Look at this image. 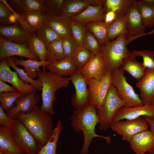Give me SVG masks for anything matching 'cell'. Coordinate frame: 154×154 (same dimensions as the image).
<instances>
[{
	"instance_id": "cell-1",
	"label": "cell",
	"mask_w": 154,
	"mask_h": 154,
	"mask_svg": "<svg viewBox=\"0 0 154 154\" xmlns=\"http://www.w3.org/2000/svg\"><path fill=\"white\" fill-rule=\"evenodd\" d=\"M100 123L96 108L93 105L90 104L82 110L74 111L71 117V126L76 132L82 131L84 135V143L80 154H89V147L94 138H103L108 144L111 142L110 136H102L95 133V127Z\"/></svg>"
},
{
	"instance_id": "cell-2",
	"label": "cell",
	"mask_w": 154,
	"mask_h": 154,
	"mask_svg": "<svg viewBox=\"0 0 154 154\" xmlns=\"http://www.w3.org/2000/svg\"><path fill=\"white\" fill-rule=\"evenodd\" d=\"M20 121L35 138L41 148L48 142L53 133L52 115L37 105L31 112H21L15 116Z\"/></svg>"
},
{
	"instance_id": "cell-3",
	"label": "cell",
	"mask_w": 154,
	"mask_h": 154,
	"mask_svg": "<svg viewBox=\"0 0 154 154\" xmlns=\"http://www.w3.org/2000/svg\"><path fill=\"white\" fill-rule=\"evenodd\" d=\"M38 78L42 84L41 108L44 112L53 115L54 112L53 104L56 100V92L60 89L68 86L70 81V77H60L49 71L42 70Z\"/></svg>"
},
{
	"instance_id": "cell-4",
	"label": "cell",
	"mask_w": 154,
	"mask_h": 154,
	"mask_svg": "<svg viewBox=\"0 0 154 154\" xmlns=\"http://www.w3.org/2000/svg\"><path fill=\"white\" fill-rule=\"evenodd\" d=\"M127 38V32H125L102 46L101 54L107 71L112 72L120 68L124 60L130 56V51L126 47Z\"/></svg>"
},
{
	"instance_id": "cell-5",
	"label": "cell",
	"mask_w": 154,
	"mask_h": 154,
	"mask_svg": "<svg viewBox=\"0 0 154 154\" xmlns=\"http://www.w3.org/2000/svg\"><path fill=\"white\" fill-rule=\"evenodd\" d=\"M126 106V104L120 98L116 89L112 84L100 108H96L100 119V129L105 131L110 127L117 112L121 108Z\"/></svg>"
},
{
	"instance_id": "cell-6",
	"label": "cell",
	"mask_w": 154,
	"mask_h": 154,
	"mask_svg": "<svg viewBox=\"0 0 154 154\" xmlns=\"http://www.w3.org/2000/svg\"><path fill=\"white\" fill-rule=\"evenodd\" d=\"M111 72L112 84L116 89L120 98L126 104V107L143 105L140 97L127 81L124 75V71L119 68Z\"/></svg>"
},
{
	"instance_id": "cell-7",
	"label": "cell",
	"mask_w": 154,
	"mask_h": 154,
	"mask_svg": "<svg viewBox=\"0 0 154 154\" xmlns=\"http://www.w3.org/2000/svg\"><path fill=\"white\" fill-rule=\"evenodd\" d=\"M86 80L88 86L90 104L96 109L100 108L112 84V72L107 71L99 80L91 78Z\"/></svg>"
},
{
	"instance_id": "cell-8",
	"label": "cell",
	"mask_w": 154,
	"mask_h": 154,
	"mask_svg": "<svg viewBox=\"0 0 154 154\" xmlns=\"http://www.w3.org/2000/svg\"><path fill=\"white\" fill-rule=\"evenodd\" d=\"M12 131L14 138L24 154H37L41 147L25 125L16 119Z\"/></svg>"
},
{
	"instance_id": "cell-9",
	"label": "cell",
	"mask_w": 154,
	"mask_h": 154,
	"mask_svg": "<svg viewBox=\"0 0 154 154\" xmlns=\"http://www.w3.org/2000/svg\"><path fill=\"white\" fill-rule=\"evenodd\" d=\"M149 125L143 118L119 120L112 123V130L120 136L122 139L129 143L135 135L148 129Z\"/></svg>"
},
{
	"instance_id": "cell-10",
	"label": "cell",
	"mask_w": 154,
	"mask_h": 154,
	"mask_svg": "<svg viewBox=\"0 0 154 154\" xmlns=\"http://www.w3.org/2000/svg\"><path fill=\"white\" fill-rule=\"evenodd\" d=\"M133 0L125 15L127 38L126 45L142 36L146 33L145 27L137 4Z\"/></svg>"
},
{
	"instance_id": "cell-11",
	"label": "cell",
	"mask_w": 154,
	"mask_h": 154,
	"mask_svg": "<svg viewBox=\"0 0 154 154\" xmlns=\"http://www.w3.org/2000/svg\"><path fill=\"white\" fill-rule=\"evenodd\" d=\"M70 77L75 89L71 104L75 110H81L90 104L88 85L86 80L78 70Z\"/></svg>"
},
{
	"instance_id": "cell-12",
	"label": "cell",
	"mask_w": 154,
	"mask_h": 154,
	"mask_svg": "<svg viewBox=\"0 0 154 154\" xmlns=\"http://www.w3.org/2000/svg\"><path fill=\"white\" fill-rule=\"evenodd\" d=\"M0 80L12 85L21 94V96H25L38 90L33 86L23 81L19 78L17 73L10 69L6 58L0 62Z\"/></svg>"
},
{
	"instance_id": "cell-13",
	"label": "cell",
	"mask_w": 154,
	"mask_h": 154,
	"mask_svg": "<svg viewBox=\"0 0 154 154\" xmlns=\"http://www.w3.org/2000/svg\"><path fill=\"white\" fill-rule=\"evenodd\" d=\"M15 56L40 60L29 48L27 44H20L11 42L0 36V60Z\"/></svg>"
},
{
	"instance_id": "cell-14",
	"label": "cell",
	"mask_w": 154,
	"mask_h": 154,
	"mask_svg": "<svg viewBox=\"0 0 154 154\" xmlns=\"http://www.w3.org/2000/svg\"><path fill=\"white\" fill-rule=\"evenodd\" d=\"M142 116L154 118V104L151 103L141 106L122 108L117 112L112 123L123 119H135Z\"/></svg>"
},
{
	"instance_id": "cell-15",
	"label": "cell",
	"mask_w": 154,
	"mask_h": 154,
	"mask_svg": "<svg viewBox=\"0 0 154 154\" xmlns=\"http://www.w3.org/2000/svg\"><path fill=\"white\" fill-rule=\"evenodd\" d=\"M77 70L86 80L91 78L99 80L107 71L102 54H93L90 60Z\"/></svg>"
},
{
	"instance_id": "cell-16",
	"label": "cell",
	"mask_w": 154,
	"mask_h": 154,
	"mask_svg": "<svg viewBox=\"0 0 154 154\" xmlns=\"http://www.w3.org/2000/svg\"><path fill=\"white\" fill-rule=\"evenodd\" d=\"M136 154H145L154 150V134L148 129L134 135L129 142Z\"/></svg>"
},
{
	"instance_id": "cell-17",
	"label": "cell",
	"mask_w": 154,
	"mask_h": 154,
	"mask_svg": "<svg viewBox=\"0 0 154 154\" xmlns=\"http://www.w3.org/2000/svg\"><path fill=\"white\" fill-rule=\"evenodd\" d=\"M33 34L23 29L17 22L9 26L0 25V36L14 43L27 44Z\"/></svg>"
},
{
	"instance_id": "cell-18",
	"label": "cell",
	"mask_w": 154,
	"mask_h": 154,
	"mask_svg": "<svg viewBox=\"0 0 154 154\" xmlns=\"http://www.w3.org/2000/svg\"><path fill=\"white\" fill-rule=\"evenodd\" d=\"M136 86L139 90L143 104L151 103L154 97V70L146 69L143 76L137 81Z\"/></svg>"
},
{
	"instance_id": "cell-19",
	"label": "cell",
	"mask_w": 154,
	"mask_h": 154,
	"mask_svg": "<svg viewBox=\"0 0 154 154\" xmlns=\"http://www.w3.org/2000/svg\"><path fill=\"white\" fill-rule=\"evenodd\" d=\"M102 5V4L95 6L90 5L81 13L69 19L85 24L104 21L107 11Z\"/></svg>"
},
{
	"instance_id": "cell-20",
	"label": "cell",
	"mask_w": 154,
	"mask_h": 154,
	"mask_svg": "<svg viewBox=\"0 0 154 154\" xmlns=\"http://www.w3.org/2000/svg\"><path fill=\"white\" fill-rule=\"evenodd\" d=\"M35 91L25 96H21L15 103V106L7 113L13 118L19 112L28 114L32 112L37 105L40 98V95Z\"/></svg>"
},
{
	"instance_id": "cell-21",
	"label": "cell",
	"mask_w": 154,
	"mask_h": 154,
	"mask_svg": "<svg viewBox=\"0 0 154 154\" xmlns=\"http://www.w3.org/2000/svg\"><path fill=\"white\" fill-rule=\"evenodd\" d=\"M68 20L62 16L46 14L43 24L52 29L63 38L73 39L69 29Z\"/></svg>"
},
{
	"instance_id": "cell-22",
	"label": "cell",
	"mask_w": 154,
	"mask_h": 154,
	"mask_svg": "<svg viewBox=\"0 0 154 154\" xmlns=\"http://www.w3.org/2000/svg\"><path fill=\"white\" fill-rule=\"evenodd\" d=\"M0 151L4 154H24L15 141L12 129L1 125Z\"/></svg>"
},
{
	"instance_id": "cell-23",
	"label": "cell",
	"mask_w": 154,
	"mask_h": 154,
	"mask_svg": "<svg viewBox=\"0 0 154 154\" xmlns=\"http://www.w3.org/2000/svg\"><path fill=\"white\" fill-rule=\"evenodd\" d=\"M96 0H64L61 16L69 19L82 12L90 5H96Z\"/></svg>"
},
{
	"instance_id": "cell-24",
	"label": "cell",
	"mask_w": 154,
	"mask_h": 154,
	"mask_svg": "<svg viewBox=\"0 0 154 154\" xmlns=\"http://www.w3.org/2000/svg\"><path fill=\"white\" fill-rule=\"evenodd\" d=\"M12 7L22 13L28 12H45L44 0H10Z\"/></svg>"
},
{
	"instance_id": "cell-25",
	"label": "cell",
	"mask_w": 154,
	"mask_h": 154,
	"mask_svg": "<svg viewBox=\"0 0 154 154\" xmlns=\"http://www.w3.org/2000/svg\"><path fill=\"white\" fill-rule=\"evenodd\" d=\"M13 62L16 65H20L24 68V70L31 78L34 79L38 77L42 71L40 67L42 66V70H46V65L51 63L50 62L40 60L37 61L28 59L26 60L19 59L15 56L12 57Z\"/></svg>"
},
{
	"instance_id": "cell-26",
	"label": "cell",
	"mask_w": 154,
	"mask_h": 154,
	"mask_svg": "<svg viewBox=\"0 0 154 154\" xmlns=\"http://www.w3.org/2000/svg\"><path fill=\"white\" fill-rule=\"evenodd\" d=\"M46 69L60 77L71 76L77 70L72 59H65L46 65Z\"/></svg>"
},
{
	"instance_id": "cell-27",
	"label": "cell",
	"mask_w": 154,
	"mask_h": 154,
	"mask_svg": "<svg viewBox=\"0 0 154 154\" xmlns=\"http://www.w3.org/2000/svg\"><path fill=\"white\" fill-rule=\"evenodd\" d=\"M135 58L130 55L124 60L120 68L128 73L137 81L144 75L146 69L142 62H139Z\"/></svg>"
},
{
	"instance_id": "cell-28",
	"label": "cell",
	"mask_w": 154,
	"mask_h": 154,
	"mask_svg": "<svg viewBox=\"0 0 154 154\" xmlns=\"http://www.w3.org/2000/svg\"><path fill=\"white\" fill-rule=\"evenodd\" d=\"M88 31L90 32L102 45L109 42L108 37L110 24L104 21L92 22L85 24Z\"/></svg>"
},
{
	"instance_id": "cell-29",
	"label": "cell",
	"mask_w": 154,
	"mask_h": 154,
	"mask_svg": "<svg viewBox=\"0 0 154 154\" xmlns=\"http://www.w3.org/2000/svg\"><path fill=\"white\" fill-rule=\"evenodd\" d=\"M133 1L131 0H106L103 4L104 7L107 11H112L115 12L117 18L126 15Z\"/></svg>"
},
{
	"instance_id": "cell-30",
	"label": "cell",
	"mask_w": 154,
	"mask_h": 154,
	"mask_svg": "<svg viewBox=\"0 0 154 154\" xmlns=\"http://www.w3.org/2000/svg\"><path fill=\"white\" fill-rule=\"evenodd\" d=\"M62 39L54 41L46 47V61L52 63L66 59L62 47Z\"/></svg>"
},
{
	"instance_id": "cell-31",
	"label": "cell",
	"mask_w": 154,
	"mask_h": 154,
	"mask_svg": "<svg viewBox=\"0 0 154 154\" xmlns=\"http://www.w3.org/2000/svg\"><path fill=\"white\" fill-rule=\"evenodd\" d=\"M63 127L61 120L57 121L56 125L53 129V133L47 143L41 148L37 154H56L57 142Z\"/></svg>"
},
{
	"instance_id": "cell-32",
	"label": "cell",
	"mask_w": 154,
	"mask_h": 154,
	"mask_svg": "<svg viewBox=\"0 0 154 154\" xmlns=\"http://www.w3.org/2000/svg\"><path fill=\"white\" fill-rule=\"evenodd\" d=\"M17 22L15 11L7 1L0 0V23L5 26L13 25Z\"/></svg>"
},
{
	"instance_id": "cell-33",
	"label": "cell",
	"mask_w": 154,
	"mask_h": 154,
	"mask_svg": "<svg viewBox=\"0 0 154 154\" xmlns=\"http://www.w3.org/2000/svg\"><path fill=\"white\" fill-rule=\"evenodd\" d=\"M33 34L43 42L46 47L54 41L63 38L52 29L43 24Z\"/></svg>"
},
{
	"instance_id": "cell-34",
	"label": "cell",
	"mask_w": 154,
	"mask_h": 154,
	"mask_svg": "<svg viewBox=\"0 0 154 154\" xmlns=\"http://www.w3.org/2000/svg\"><path fill=\"white\" fill-rule=\"evenodd\" d=\"M68 23L73 39L79 46H82L88 31L85 24L69 19Z\"/></svg>"
},
{
	"instance_id": "cell-35",
	"label": "cell",
	"mask_w": 154,
	"mask_h": 154,
	"mask_svg": "<svg viewBox=\"0 0 154 154\" xmlns=\"http://www.w3.org/2000/svg\"><path fill=\"white\" fill-rule=\"evenodd\" d=\"M137 4L145 27H154V7L149 5L142 0L137 1Z\"/></svg>"
},
{
	"instance_id": "cell-36",
	"label": "cell",
	"mask_w": 154,
	"mask_h": 154,
	"mask_svg": "<svg viewBox=\"0 0 154 154\" xmlns=\"http://www.w3.org/2000/svg\"><path fill=\"white\" fill-rule=\"evenodd\" d=\"M127 32L125 15L116 19L110 25L108 31V40L113 39Z\"/></svg>"
},
{
	"instance_id": "cell-37",
	"label": "cell",
	"mask_w": 154,
	"mask_h": 154,
	"mask_svg": "<svg viewBox=\"0 0 154 154\" xmlns=\"http://www.w3.org/2000/svg\"><path fill=\"white\" fill-rule=\"evenodd\" d=\"M21 14L33 33L43 24L46 16L45 12H28Z\"/></svg>"
},
{
	"instance_id": "cell-38",
	"label": "cell",
	"mask_w": 154,
	"mask_h": 154,
	"mask_svg": "<svg viewBox=\"0 0 154 154\" xmlns=\"http://www.w3.org/2000/svg\"><path fill=\"white\" fill-rule=\"evenodd\" d=\"M7 63L10 67L12 68L17 73L19 78L25 83L35 87L39 91H41L42 84L38 78L35 80L30 78L24 70L19 68L14 63L12 57L6 58Z\"/></svg>"
},
{
	"instance_id": "cell-39",
	"label": "cell",
	"mask_w": 154,
	"mask_h": 154,
	"mask_svg": "<svg viewBox=\"0 0 154 154\" xmlns=\"http://www.w3.org/2000/svg\"><path fill=\"white\" fill-rule=\"evenodd\" d=\"M27 44L30 50L38 57L40 61H46V47L42 41L33 34L28 40Z\"/></svg>"
},
{
	"instance_id": "cell-40",
	"label": "cell",
	"mask_w": 154,
	"mask_h": 154,
	"mask_svg": "<svg viewBox=\"0 0 154 154\" xmlns=\"http://www.w3.org/2000/svg\"><path fill=\"white\" fill-rule=\"evenodd\" d=\"M21 96L18 91L0 94V106L7 113L15 106V102Z\"/></svg>"
},
{
	"instance_id": "cell-41",
	"label": "cell",
	"mask_w": 154,
	"mask_h": 154,
	"mask_svg": "<svg viewBox=\"0 0 154 154\" xmlns=\"http://www.w3.org/2000/svg\"><path fill=\"white\" fill-rule=\"evenodd\" d=\"M82 46L93 54L100 55L102 54V45L95 37L88 31L86 32Z\"/></svg>"
},
{
	"instance_id": "cell-42",
	"label": "cell",
	"mask_w": 154,
	"mask_h": 154,
	"mask_svg": "<svg viewBox=\"0 0 154 154\" xmlns=\"http://www.w3.org/2000/svg\"><path fill=\"white\" fill-rule=\"evenodd\" d=\"M130 52V55L132 56L135 57L139 56L142 58L143 64L146 69L154 70V51L134 49Z\"/></svg>"
},
{
	"instance_id": "cell-43",
	"label": "cell",
	"mask_w": 154,
	"mask_h": 154,
	"mask_svg": "<svg viewBox=\"0 0 154 154\" xmlns=\"http://www.w3.org/2000/svg\"><path fill=\"white\" fill-rule=\"evenodd\" d=\"M64 0H44L46 14L61 16Z\"/></svg>"
},
{
	"instance_id": "cell-44",
	"label": "cell",
	"mask_w": 154,
	"mask_h": 154,
	"mask_svg": "<svg viewBox=\"0 0 154 154\" xmlns=\"http://www.w3.org/2000/svg\"><path fill=\"white\" fill-rule=\"evenodd\" d=\"M92 54L83 46H79L72 59L77 69L86 64L90 59Z\"/></svg>"
},
{
	"instance_id": "cell-45",
	"label": "cell",
	"mask_w": 154,
	"mask_h": 154,
	"mask_svg": "<svg viewBox=\"0 0 154 154\" xmlns=\"http://www.w3.org/2000/svg\"><path fill=\"white\" fill-rule=\"evenodd\" d=\"M62 45L66 59H72L79 46L73 39L63 38Z\"/></svg>"
},
{
	"instance_id": "cell-46",
	"label": "cell",
	"mask_w": 154,
	"mask_h": 154,
	"mask_svg": "<svg viewBox=\"0 0 154 154\" xmlns=\"http://www.w3.org/2000/svg\"><path fill=\"white\" fill-rule=\"evenodd\" d=\"M15 119L6 114L4 111L0 106V124L12 129L13 127Z\"/></svg>"
},
{
	"instance_id": "cell-47",
	"label": "cell",
	"mask_w": 154,
	"mask_h": 154,
	"mask_svg": "<svg viewBox=\"0 0 154 154\" xmlns=\"http://www.w3.org/2000/svg\"><path fill=\"white\" fill-rule=\"evenodd\" d=\"M17 20L20 25L22 28L25 31L33 33L32 29L28 25L23 19L21 13H18L15 11Z\"/></svg>"
},
{
	"instance_id": "cell-48",
	"label": "cell",
	"mask_w": 154,
	"mask_h": 154,
	"mask_svg": "<svg viewBox=\"0 0 154 154\" xmlns=\"http://www.w3.org/2000/svg\"><path fill=\"white\" fill-rule=\"evenodd\" d=\"M17 91V90L14 86H10L0 80V94L3 92Z\"/></svg>"
},
{
	"instance_id": "cell-49",
	"label": "cell",
	"mask_w": 154,
	"mask_h": 154,
	"mask_svg": "<svg viewBox=\"0 0 154 154\" xmlns=\"http://www.w3.org/2000/svg\"><path fill=\"white\" fill-rule=\"evenodd\" d=\"M117 18L116 13L112 11L107 12L105 15L104 22L106 23L110 24Z\"/></svg>"
},
{
	"instance_id": "cell-50",
	"label": "cell",
	"mask_w": 154,
	"mask_h": 154,
	"mask_svg": "<svg viewBox=\"0 0 154 154\" xmlns=\"http://www.w3.org/2000/svg\"><path fill=\"white\" fill-rule=\"evenodd\" d=\"M143 118L147 122L150 128V131L154 134V118H151L146 116Z\"/></svg>"
},
{
	"instance_id": "cell-51",
	"label": "cell",
	"mask_w": 154,
	"mask_h": 154,
	"mask_svg": "<svg viewBox=\"0 0 154 154\" xmlns=\"http://www.w3.org/2000/svg\"><path fill=\"white\" fill-rule=\"evenodd\" d=\"M144 3L151 6L154 7V0H142Z\"/></svg>"
},
{
	"instance_id": "cell-52",
	"label": "cell",
	"mask_w": 154,
	"mask_h": 154,
	"mask_svg": "<svg viewBox=\"0 0 154 154\" xmlns=\"http://www.w3.org/2000/svg\"><path fill=\"white\" fill-rule=\"evenodd\" d=\"M154 35V29L146 33L143 35V36L147 35Z\"/></svg>"
},
{
	"instance_id": "cell-53",
	"label": "cell",
	"mask_w": 154,
	"mask_h": 154,
	"mask_svg": "<svg viewBox=\"0 0 154 154\" xmlns=\"http://www.w3.org/2000/svg\"><path fill=\"white\" fill-rule=\"evenodd\" d=\"M149 154H154V150L149 153Z\"/></svg>"
},
{
	"instance_id": "cell-54",
	"label": "cell",
	"mask_w": 154,
	"mask_h": 154,
	"mask_svg": "<svg viewBox=\"0 0 154 154\" xmlns=\"http://www.w3.org/2000/svg\"><path fill=\"white\" fill-rule=\"evenodd\" d=\"M151 103L154 104V97Z\"/></svg>"
},
{
	"instance_id": "cell-55",
	"label": "cell",
	"mask_w": 154,
	"mask_h": 154,
	"mask_svg": "<svg viewBox=\"0 0 154 154\" xmlns=\"http://www.w3.org/2000/svg\"><path fill=\"white\" fill-rule=\"evenodd\" d=\"M0 154H4L1 151H0Z\"/></svg>"
}]
</instances>
